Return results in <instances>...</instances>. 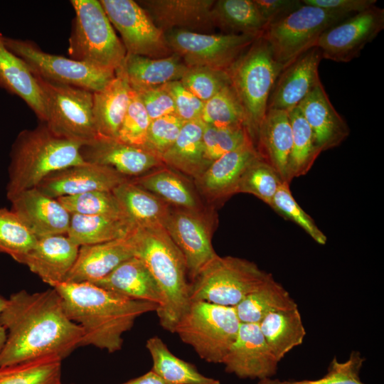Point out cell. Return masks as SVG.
Wrapping results in <instances>:
<instances>
[{
  "mask_svg": "<svg viewBox=\"0 0 384 384\" xmlns=\"http://www.w3.org/2000/svg\"><path fill=\"white\" fill-rule=\"evenodd\" d=\"M292 132V149L288 164L287 181L307 174L321 152L314 134L298 107L289 112Z\"/></svg>",
  "mask_w": 384,
  "mask_h": 384,
  "instance_id": "39",
  "label": "cell"
},
{
  "mask_svg": "<svg viewBox=\"0 0 384 384\" xmlns=\"http://www.w3.org/2000/svg\"><path fill=\"white\" fill-rule=\"evenodd\" d=\"M128 179L107 166L86 162L51 174L36 188L45 195L58 199L90 191H112Z\"/></svg>",
  "mask_w": 384,
  "mask_h": 384,
  "instance_id": "20",
  "label": "cell"
},
{
  "mask_svg": "<svg viewBox=\"0 0 384 384\" xmlns=\"http://www.w3.org/2000/svg\"><path fill=\"white\" fill-rule=\"evenodd\" d=\"M171 94L176 110V114L183 122H191L201 119L204 102L188 91L180 80L165 84Z\"/></svg>",
  "mask_w": 384,
  "mask_h": 384,
  "instance_id": "52",
  "label": "cell"
},
{
  "mask_svg": "<svg viewBox=\"0 0 384 384\" xmlns=\"http://www.w3.org/2000/svg\"><path fill=\"white\" fill-rule=\"evenodd\" d=\"M150 122L151 119L142 101L132 89L130 102L116 139L129 145L146 149Z\"/></svg>",
  "mask_w": 384,
  "mask_h": 384,
  "instance_id": "49",
  "label": "cell"
},
{
  "mask_svg": "<svg viewBox=\"0 0 384 384\" xmlns=\"http://www.w3.org/2000/svg\"><path fill=\"white\" fill-rule=\"evenodd\" d=\"M133 90L139 96L151 120L176 114L173 98L165 85Z\"/></svg>",
  "mask_w": 384,
  "mask_h": 384,
  "instance_id": "51",
  "label": "cell"
},
{
  "mask_svg": "<svg viewBox=\"0 0 384 384\" xmlns=\"http://www.w3.org/2000/svg\"><path fill=\"white\" fill-rule=\"evenodd\" d=\"M0 324L8 331L0 367L48 356L63 360L80 346L83 336L82 328L67 316L54 288L11 295Z\"/></svg>",
  "mask_w": 384,
  "mask_h": 384,
  "instance_id": "1",
  "label": "cell"
},
{
  "mask_svg": "<svg viewBox=\"0 0 384 384\" xmlns=\"http://www.w3.org/2000/svg\"><path fill=\"white\" fill-rule=\"evenodd\" d=\"M270 206L284 218L299 225L318 244L324 245L326 243V236L294 198L289 183H282Z\"/></svg>",
  "mask_w": 384,
  "mask_h": 384,
  "instance_id": "47",
  "label": "cell"
},
{
  "mask_svg": "<svg viewBox=\"0 0 384 384\" xmlns=\"http://www.w3.org/2000/svg\"><path fill=\"white\" fill-rule=\"evenodd\" d=\"M351 15L304 4L279 21L268 25L261 36L275 60L283 67L316 47L321 35Z\"/></svg>",
  "mask_w": 384,
  "mask_h": 384,
  "instance_id": "9",
  "label": "cell"
},
{
  "mask_svg": "<svg viewBox=\"0 0 384 384\" xmlns=\"http://www.w3.org/2000/svg\"><path fill=\"white\" fill-rule=\"evenodd\" d=\"M125 215L137 228L164 226L171 206L128 179L112 190Z\"/></svg>",
  "mask_w": 384,
  "mask_h": 384,
  "instance_id": "32",
  "label": "cell"
},
{
  "mask_svg": "<svg viewBox=\"0 0 384 384\" xmlns=\"http://www.w3.org/2000/svg\"><path fill=\"white\" fill-rule=\"evenodd\" d=\"M259 156L252 142L221 156L194 179L197 189L208 201L226 199L237 193L238 185L245 170Z\"/></svg>",
  "mask_w": 384,
  "mask_h": 384,
  "instance_id": "22",
  "label": "cell"
},
{
  "mask_svg": "<svg viewBox=\"0 0 384 384\" xmlns=\"http://www.w3.org/2000/svg\"><path fill=\"white\" fill-rule=\"evenodd\" d=\"M200 119L217 128L243 127L247 129L245 111L230 82L204 102Z\"/></svg>",
  "mask_w": 384,
  "mask_h": 384,
  "instance_id": "41",
  "label": "cell"
},
{
  "mask_svg": "<svg viewBox=\"0 0 384 384\" xmlns=\"http://www.w3.org/2000/svg\"><path fill=\"white\" fill-rule=\"evenodd\" d=\"M214 28L223 33L260 36L267 23L253 0H218L211 10Z\"/></svg>",
  "mask_w": 384,
  "mask_h": 384,
  "instance_id": "36",
  "label": "cell"
},
{
  "mask_svg": "<svg viewBox=\"0 0 384 384\" xmlns=\"http://www.w3.org/2000/svg\"><path fill=\"white\" fill-rule=\"evenodd\" d=\"M184 123L175 114L151 120L146 149L161 158L174 143Z\"/></svg>",
  "mask_w": 384,
  "mask_h": 384,
  "instance_id": "50",
  "label": "cell"
},
{
  "mask_svg": "<svg viewBox=\"0 0 384 384\" xmlns=\"http://www.w3.org/2000/svg\"><path fill=\"white\" fill-rule=\"evenodd\" d=\"M283 68L260 36L226 71L245 111L247 129L255 146L270 92Z\"/></svg>",
  "mask_w": 384,
  "mask_h": 384,
  "instance_id": "5",
  "label": "cell"
},
{
  "mask_svg": "<svg viewBox=\"0 0 384 384\" xmlns=\"http://www.w3.org/2000/svg\"><path fill=\"white\" fill-rule=\"evenodd\" d=\"M82 145L55 135L44 122L21 131L11 148L7 196L36 188L54 172L85 164Z\"/></svg>",
  "mask_w": 384,
  "mask_h": 384,
  "instance_id": "4",
  "label": "cell"
},
{
  "mask_svg": "<svg viewBox=\"0 0 384 384\" xmlns=\"http://www.w3.org/2000/svg\"><path fill=\"white\" fill-rule=\"evenodd\" d=\"M6 341V330L0 324V353L2 351Z\"/></svg>",
  "mask_w": 384,
  "mask_h": 384,
  "instance_id": "56",
  "label": "cell"
},
{
  "mask_svg": "<svg viewBox=\"0 0 384 384\" xmlns=\"http://www.w3.org/2000/svg\"><path fill=\"white\" fill-rule=\"evenodd\" d=\"M164 228L183 255L193 280L217 255L211 244V226L203 210L171 206Z\"/></svg>",
  "mask_w": 384,
  "mask_h": 384,
  "instance_id": "15",
  "label": "cell"
},
{
  "mask_svg": "<svg viewBox=\"0 0 384 384\" xmlns=\"http://www.w3.org/2000/svg\"><path fill=\"white\" fill-rule=\"evenodd\" d=\"M203 127L201 119L185 122L174 143L161 155L164 164L193 179L199 176L210 164L205 156Z\"/></svg>",
  "mask_w": 384,
  "mask_h": 384,
  "instance_id": "30",
  "label": "cell"
},
{
  "mask_svg": "<svg viewBox=\"0 0 384 384\" xmlns=\"http://www.w3.org/2000/svg\"><path fill=\"white\" fill-rule=\"evenodd\" d=\"M304 4L352 15L374 6L376 0H302Z\"/></svg>",
  "mask_w": 384,
  "mask_h": 384,
  "instance_id": "54",
  "label": "cell"
},
{
  "mask_svg": "<svg viewBox=\"0 0 384 384\" xmlns=\"http://www.w3.org/2000/svg\"><path fill=\"white\" fill-rule=\"evenodd\" d=\"M75 11L68 53L70 58L114 71L127 53L98 0H71Z\"/></svg>",
  "mask_w": 384,
  "mask_h": 384,
  "instance_id": "6",
  "label": "cell"
},
{
  "mask_svg": "<svg viewBox=\"0 0 384 384\" xmlns=\"http://www.w3.org/2000/svg\"><path fill=\"white\" fill-rule=\"evenodd\" d=\"M0 88L22 99L41 121L46 112L41 87L26 64L7 48L0 33Z\"/></svg>",
  "mask_w": 384,
  "mask_h": 384,
  "instance_id": "28",
  "label": "cell"
},
{
  "mask_svg": "<svg viewBox=\"0 0 384 384\" xmlns=\"http://www.w3.org/2000/svg\"><path fill=\"white\" fill-rule=\"evenodd\" d=\"M61 361L48 356L0 367V384H62Z\"/></svg>",
  "mask_w": 384,
  "mask_h": 384,
  "instance_id": "40",
  "label": "cell"
},
{
  "mask_svg": "<svg viewBox=\"0 0 384 384\" xmlns=\"http://www.w3.org/2000/svg\"><path fill=\"white\" fill-rule=\"evenodd\" d=\"M283 182L278 173L259 156L245 170L238 185L237 193L252 194L270 206Z\"/></svg>",
  "mask_w": 384,
  "mask_h": 384,
  "instance_id": "43",
  "label": "cell"
},
{
  "mask_svg": "<svg viewBox=\"0 0 384 384\" xmlns=\"http://www.w3.org/2000/svg\"><path fill=\"white\" fill-rule=\"evenodd\" d=\"M134 241V256L147 267L162 295L156 311L160 324L174 333L191 303L183 255L162 225L137 227Z\"/></svg>",
  "mask_w": 384,
  "mask_h": 384,
  "instance_id": "3",
  "label": "cell"
},
{
  "mask_svg": "<svg viewBox=\"0 0 384 384\" xmlns=\"http://www.w3.org/2000/svg\"><path fill=\"white\" fill-rule=\"evenodd\" d=\"M180 81L203 102L230 82L226 71L202 66L188 67Z\"/></svg>",
  "mask_w": 384,
  "mask_h": 384,
  "instance_id": "48",
  "label": "cell"
},
{
  "mask_svg": "<svg viewBox=\"0 0 384 384\" xmlns=\"http://www.w3.org/2000/svg\"><path fill=\"white\" fill-rule=\"evenodd\" d=\"M179 174L163 166L131 181L173 207L203 211L196 191Z\"/></svg>",
  "mask_w": 384,
  "mask_h": 384,
  "instance_id": "33",
  "label": "cell"
},
{
  "mask_svg": "<svg viewBox=\"0 0 384 384\" xmlns=\"http://www.w3.org/2000/svg\"><path fill=\"white\" fill-rule=\"evenodd\" d=\"M215 0H142L137 2L164 33L183 30L211 33V10Z\"/></svg>",
  "mask_w": 384,
  "mask_h": 384,
  "instance_id": "21",
  "label": "cell"
},
{
  "mask_svg": "<svg viewBox=\"0 0 384 384\" xmlns=\"http://www.w3.org/2000/svg\"><path fill=\"white\" fill-rule=\"evenodd\" d=\"M279 362L259 324L241 323L237 338L222 363L227 373L238 378L262 380L275 375Z\"/></svg>",
  "mask_w": 384,
  "mask_h": 384,
  "instance_id": "16",
  "label": "cell"
},
{
  "mask_svg": "<svg viewBox=\"0 0 384 384\" xmlns=\"http://www.w3.org/2000/svg\"><path fill=\"white\" fill-rule=\"evenodd\" d=\"M11 210L37 238L67 235L71 214L57 200L33 188L7 196Z\"/></svg>",
  "mask_w": 384,
  "mask_h": 384,
  "instance_id": "19",
  "label": "cell"
},
{
  "mask_svg": "<svg viewBox=\"0 0 384 384\" xmlns=\"http://www.w3.org/2000/svg\"><path fill=\"white\" fill-rule=\"evenodd\" d=\"M292 142L289 112L280 110H267L259 128L256 149L262 159L287 183Z\"/></svg>",
  "mask_w": 384,
  "mask_h": 384,
  "instance_id": "26",
  "label": "cell"
},
{
  "mask_svg": "<svg viewBox=\"0 0 384 384\" xmlns=\"http://www.w3.org/2000/svg\"><path fill=\"white\" fill-rule=\"evenodd\" d=\"M146 348L153 361L151 370L169 384H220L218 380L203 375L195 366L174 355L157 336L149 338Z\"/></svg>",
  "mask_w": 384,
  "mask_h": 384,
  "instance_id": "38",
  "label": "cell"
},
{
  "mask_svg": "<svg viewBox=\"0 0 384 384\" xmlns=\"http://www.w3.org/2000/svg\"><path fill=\"white\" fill-rule=\"evenodd\" d=\"M57 200L70 214L127 217L112 191H90Z\"/></svg>",
  "mask_w": 384,
  "mask_h": 384,
  "instance_id": "44",
  "label": "cell"
},
{
  "mask_svg": "<svg viewBox=\"0 0 384 384\" xmlns=\"http://www.w3.org/2000/svg\"><path fill=\"white\" fill-rule=\"evenodd\" d=\"M297 107L311 127L321 151L338 146L349 135L346 122L332 105L321 80Z\"/></svg>",
  "mask_w": 384,
  "mask_h": 384,
  "instance_id": "25",
  "label": "cell"
},
{
  "mask_svg": "<svg viewBox=\"0 0 384 384\" xmlns=\"http://www.w3.org/2000/svg\"><path fill=\"white\" fill-rule=\"evenodd\" d=\"M171 51L188 67L227 71L259 37L249 34L202 33L183 30L164 33Z\"/></svg>",
  "mask_w": 384,
  "mask_h": 384,
  "instance_id": "12",
  "label": "cell"
},
{
  "mask_svg": "<svg viewBox=\"0 0 384 384\" xmlns=\"http://www.w3.org/2000/svg\"><path fill=\"white\" fill-rule=\"evenodd\" d=\"M91 283L129 299L153 302L158 307L162 304V295L156 282L144 262L136 256Z\"/></svg>",
  "mask_w": 384,
  "mask_h": 384,
  "instance_id": "29",
  "label": "cell"
},
{
  "mask_svg": "<svg viewBox=\"0 0 384 384\" xmlns=\"http://www.w3.org/2000/svg\"><path fill=\"white\" fill-rule=\"evenodd\" d=\"M117 30L127 54L162 58L172 55L165 38L146 11L133 0H100Z\"/></svg>",
  "mask_w": 384,
  "mask_h": 384,
  "instance_id": "13",
  "label": "cell"
},
{
  "mask_svg": "<svg viewBox=\"0 0 384 384\" xmlns=\"http://www.w3.org/2000/svg\"><path fill=\"white\" fill-rule=\"evenodd\" d=\"M321 51L314 47L283 68L270 92L267 110L289 112L313 90L320 81L319 65Z\"/></svg>",
  "mask_w": 384,
  "mask_h": 384,
  "instance_id": "17",
  "label": "cell"
},
{
  "mask_svg": "<svg viewBox=\"0 0 384 384\" xmlns=\"http://www.w3.org/2000/svg\"><path fill=\"white\" fill-rule=\"evenodd\" d=\"M6 46L19 57L32 74L46 81L81 87L92 92L102 90L115 76L83 62L44 52L34 42L4 36Z\"/></svg>",
  "mask_w": 384,
  "mask_h": 384,
  "instance_id": "11",
  "label": "cell"
},
{
  "mask_svg": "<svg viewBox=\"0 0 384 384\" xmlns=\"http://www.w3.org/2000/svg\"><path fill=\"white\" fill-rule=\"evenodd\" d=\"M365 358L359 351H352L348 360L339 362L336 357L327 373L316 380H280L271 378L260 380L257 384H364L359 376Z\"/></svg>",
  "mask_w": 384,
  "mask_h": 384,
  "instance_id": "45",
  "label": "cell"
},
{
  "mask_svg": "<svg viewBox=\"0 0 384 384\" xmlns=\"http://www.w3.org/2000/svg\"><path fill=\"white\" fill-rule=\"evenodd\" d=\"M297 306L289 292L272 277L234 307L241 323L259 324L271 311Z\"/></svg>",
  "mask_w": 384,
  "mask_h": 384,
  "instance_id": "37",
  "label": "cell"
},
{
  "mask_svg": "<svg viewBox=\"0 0 384 384\" xmlns=\"http://www.w3.org/2000/svg\"><path fill=\"white\" fill-rule=\"evenodd\" d=\"M7 301L8 299L0 294V316L6 306Z\"/></svg>",
  "mask_w": 384,
  "mask_h": 384,
  "instance_id": "57",
  "label": "cell"
},
{
  "mask_svg": "<svg viewBox=\"0 0 384 384\" xmlns=\"http://www.w3.org/2000/svg\"><path fill=\"white\" fill-rule=\"evenodd\" d=\"M272 277L252 262L217 255L190 284L189 299L235 306Z\"/></svg>",
  "mask_w": 384,
  "mask_h": 384,
  "instance_id": "8",
  "label": "cell"
},
{
  "mask_svg": "<svg viewBox=\"0 0 384 384\" xmlns=\"http://www.w3.org/2000/svg\"><path fill=\"white\" fill-rule=\"evenodd\" d=\"M134 230L122 238L80 247L76 262L64 282H93L134 257Z\"/></svg>",
  "mask_w": 384,
  "mask_h": 384,
  "instance_id": "24",
  "label": "cell"
},
{
  "mask_svg": "<svg viewBox=\"0 0 384 384\" xmlns=\"http://www.w3.org/2000/svg\"><path fill=\"white\" fill-rule=\"evenodd\" d=\"M37 238L11 210L0 208V252L21 263Z\"/></svg>",
  "mask_w": 384,
  "mask_h": 384,
  "instance_id": "42",
  "label": "cell"
},
{
  "mask_svg": "<svg viewBox=\"0 0 384 384\" xmlns=\"http://www.w3.org/2000/svg\"><path fill=\"white\" fill-rule=\"evenodd\" d=\"M240 324L234 306L193 301L174 333L190 345L201 358L222 363L237 338Z\"/></svg>",
  "mask_w": 384,
  "mask_h": 384,
  "instance_id": "7",
  "label": "cell"
},
{
  "mask_svg": "<svg viewBox=\"0 0 384 384\" xmlns=\"http://www.w3.org/2000/svg\"><path fill=\"white\" fill-rule=\"evenodd\" d=\"M131 94L132 88L122 66L102 90L93 92L92 111L99 137L117 139Z\"/></svg>",
  "mask_w": 384,
  "mask_h": 384,
  "instance_id": "27",
  "label": "cell"
},
{
  "mask_svg": "<svg viewBox=\"0 0 384 384\" xmlns=\"http://www.w3.org/2000/svg\"><path fill=\"white\" fill-rule=\"evenodd\" d=\"M267 26L274 23L297 9L302 0H253Z\"/></svg>",
  "mask_w": 384,
  "mask_h": 384,
  "instance_id": "53",
  "label": "cell"
},
{
  "mask_svg": "<svg viewBox=\"0 0 384 384\" xmlns=\"http://www.w3.org/2000/svg\"><path fill=\"white\" fill-rule=\"evenodd\" d=\"M384 28V9L373 6L355 14L324 31L316 47L322 58L348 63L358 58L364 47Z\"/></svg>",
  "mask_w": 384,
  "mask_h": 384,
  "instance_id": "14",
  "label": "cell"
},
{
  "mask_svg": "<svg viewBox=\"0 0 384 384\" xmlns=\"http://www.w3.org/2000/svg\"><path fill=\"white\" fill-rule=\"evenodd\" d=\"M203 126L205 156L210 164L247 142H252L247 130L243 127L217 128L205 123Z\"/></svg>",
  "mask_w": 384,
  "mask_h": 384,
  "instance_id": "46",
  "label": "cell"
},
{
  "mask_svg": "<svg viewBox=\"0 0 384 384\" xmlns=\"http://www.w3.org/2000/svg\"><path fill=\"white\" fill-rule=\"evenodd\" d=\"M54 289L67 316L82 329L80 346L114 353L122 348V335L141 315L156 311L153 302L132 299L90 282H63Z\"/></svg>",
  "mask_w": 384,
  "mask_h": 384,
  "instance_id": "2",
  "label": "cell"
},
{
  "mask_svg": "<svg viewBox=\"0 0 384 384\" xmlns=\"http://www.w3.org/2000/svg\"><path fill=\"white\" fill-rule=\"evenodd\" d=\"M79 249L67 235L38 238L22 264L54 288L65 282L76 262Z\"/></svg>",
  "mask_w": 384,
  "mask_h": 384,
  "instance_id": "23",
  "label": "cell"
},
{
  "mask_svg": "<svg viewBox=\"0 0 384 384\" xmlns=\"http://www.w3.org/2000/svg\"><path fill=\"white\" fill-rule=\"evenodd\" d=\"M122 67L133 90L181 80L188 68L175 53L162 58L127 54Z\"/></svg>",
  "mask_w": 384,
  "mask_h": 384,
  "instance_id": "31",
  "label": "cell"
},
{
  "mask_svg": "<svg viewBox=\"0 0 384 384\" xmlns=\"http://www.w3.org/2000/svg\"><path fill=\"white\" fill-rule=\"evenodd\" d=\"M80 153L85 162L107 166L126 178H137L165 166L159 156L146 149L102 137L82 145Z\"/></svg>",
  "mask_w": 384,
  "mask_h": 384,
  "instance_id": "18",
  "label": "cell"
},
{
  "mask_svg": "<svg viewBox=\"0 0 384 384\" xmlns=\"http://www.w3.org/2000/svg\"><path fill=\"white\" fill-rule=\"evenodd\" d=\"M258 324L267 346L279 361L301 345L306 335L297 306L271 311Z\"/></svg>",
  "mask_w": 384,
  "mask_h": 384,
  "instance_id": "34",
  "label": "cell"
},
{
  "mask_svg": "<svg viewBox=\"0 0 384 384\" xmlns=\"http://www.w3.org/2000/svg\"><path fill=\"white\" fill-rule=\"evenodd\" d=\"M122 384H169L161 377L151 370L148 373Z\"/></svg>",
  "mask_w": 384,
  "mask_h": 384,
  "instance_id": "55",
  "label": "cell"
},
{
  "mask_svg": "<svg viewBox=\"0 0 384 384\" xmlns=\"http://www.w3.org/2000/svg\"><path fill=\"white\" fill-rule=\"evenodd\" d=\"M36 78L46 108L44 123L53 134L83 145L99 137L93 116L92 92Z\"/></svg>",
  "mask_w": 384,
  "mask_h": 384,
  "instance_id": "10",
  "label": "cell"
},
{
  "mask_svg": "<svg viewBox=\"0 0 384 384\" xmlns=\"http://www.w3.org/2000/svg\"><path fill=\"white\" fill-rule=\"evenodd\" d=\"M136 228L127 217L71 214L67 235L81 247L122 238Z\"/></svg>",
  "mask_w": 384,
  "mask_h": 384,
  "instance_id": "35",
  "label": "cell"
}]
</instances>
